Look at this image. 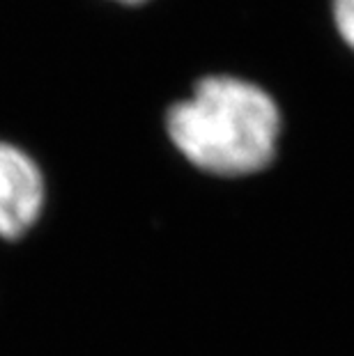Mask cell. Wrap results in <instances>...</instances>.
<instances>
[{
    "instance_id": "1",
    "label": "cell",
    "mask_w": 354,
    "mask_h": 356,
    "mask_svg": "<svg viewBox=\"0 0 354 356\" xmlns=\"http://www.w3.org/2000/svg\"><path fill=\"white\" fill-rule=\"evenodd\" d=\"M170 145L214 177H248L272 165L283 136L281 106L251 79L207 74L163 118Z\"/></svg>"
},
{
    "instance_id": "2",
    "label": "cell",
    "mask_w": 354,
    "mask_h": 356,
    "mask_svg": "<svg viewBox=\"0 0 354 356\" xmlns=\"http://www.w3.org/2000/svg\"><path fill=\"white\" fill-rule=\"evenodd\" d=\"M47 195V177L35 156L10 140H0V239L26 237L40 223Z\"/></svg>"
},
{
    "instance_id": "3",
    "label": "cell",
    "mask_w": 354,
    "mask_h": 356,
    "mask_svg": "<svg viewBox=\"0 0 354 356\" xmlns=\"http://www.w3.org/2000/svg\"><path fill=\"white\" fill-rule=\"evenodd\" d=\"M329 14L338 40L354 53V0H329Z\"/></svg>"
},
{
    "instance_id": "4",
    "label": "cell",
    "mask_w": 354,
    "mask_h": 356,
    "mask_svg": "<svg viewBox=\"0 0 354 356\" xmlns=\"http://www.w3.org/2000/svg\"><path fill=\"white\" fill-rule=\"evenodd\" d=\"M111 3L127 5V7H136V5H145V3H150V0H111Z\"/></svg>"
}]
</instances>
